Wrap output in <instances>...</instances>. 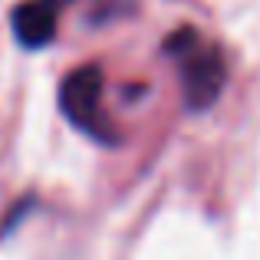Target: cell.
Masks as SVG:
<instances>
[{
	"label": "cell",
	"mask_w": 260,
	"mask_h": 260,
	"mask_svg": "<svg viewBox=\"0 0 260 260\" xmlns=\"http://www.w3.org/2000/svg\"><path fill=\"white\" fill-rule=\"evenodd\" d=\"M63 10V0H23L13 10V37L26 50H40L56 37V20Z\"/></svg>",
	"instance_id": "cell-3"
},
{
	"label": "cell",
	"mask_w": 260,
	"mask_h": 260,
	"mask_svg": "<svg viewBox=\"0 0 260 260\" xmlns=\"http://www.w3.org/2000/svg\"><path fill=\"white\" fill-rule=\"evenodd\" d=\"M165 53L178 63L184 106L191 112H204L221 99L228 86V59L217 43L204 40L194 26H181L165 40Z\"/></svg>",
	"instance_id": "cell-1"
},
{
	"label": "cell",
	"mask_w": 260,
	"mask_h": 260,
	"mask_svg": "<svg viewBox=\"0 0 260 260\" xmlns=\"http://www.w3.org/2000/svg\"><path fill=\"white\" fill-rule=\"evenodd\" d=\"M59 109L63 115L95 142H119L112 122L102 112V70L99 66H79L59 86Z\"/></svg>",
	"instance_id": "cell-2"
}]
</instances>
